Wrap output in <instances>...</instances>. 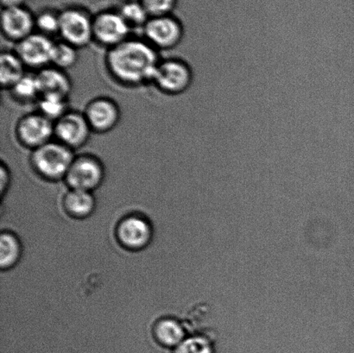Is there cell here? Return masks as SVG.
<instances>
[{"mask_svg":"<svg viewBox=\"0 0 354 353\" xmlns=\"http://www.w3.org/2000/svg\"><path fill=\"white\" fill-rule=\"evenodd\" d=\"M161 59L158 51L143 38L130 37L106 50L105 66L110 77L127 88L151 84Z\"/></svg>","mask_w":354,"mask_h":353,"instance_id":"obj_1","label":"cell"},{"mask_svg":"<svg viewBox=\"0 0 354 353\" xmlns=\"http://www.w3.org/2000/svg\"><path fill=\"white\" fill-rule=\"evenodd\" d=\"M75 155V151L57 140L30 151L29 162L35 174L48 182L64 180Z\"/></svg>","mask_w":354,"mask_h":353,"instance_id":"obj_2","label":"cell"},{"mask_svg":"<svg viewBox=\"0 0 354 353\" xmlns=\"http://www.w3.org/2000/svg\"><path fill=\"white\" fill-rule=\"evenodd\" d=\"M194 71L186 59H161L156 68L151 84L168 96H180L189 92L194 83Z\"/></svg>","mask_w":354,"mask_h":353,"instance_id":"obj_3","label":"cell"},{"mask_svg":"<svg viewBox=\"0 0 354 353\" xmlns=\"http://www.w3.org/2000/svg\"><path fill=\"white\" fill-rule=\"evenodd\" d=\"M142 30L145 39L158 51L176 50L186 37L185 26L172 14L150 17Z\"/></svg>","mask_w":354,"mask_h":353,"instance_id":"obj_4","label":"cell"},{"mask_svg":"<svg viewBox=\"0 0 354 353\" xmlns=\"http://www.w3.org/2000/svg\"><path fill=\"white\" fill-rule=\"evenodd\" d=\"M106 168L96 155L81 153L75 155L64 181L71 189L92 192L102 184Z\"/></svg>","mask_w":354,"mask_h":353,"instance_id":"obj_5","label":"cell"},{"mask_svg":"<svg viewBox=\"0 0 354 353\" xmlns=\"http://www.w3.org/2000/svg\"><path fill=\"white\" fill-rule=\"evenodd\" d=\"M14 134L21 146L36 150L54 140V122L37 111L26 113L17 120Z\"/></svg>","mask_w":354,"mask_h":353,"instance_id":"obj_6","label":"cell"},{"mask_svg":"<svg viewBox=\"0 0 354 353\" xmlns=\"http://www.w3.org/2000/svg\"><path fill=\"white\" fill-rule=\"evenodd\" d=\"M131 30L118 10H104L93 17V43L109 50L129 39Z\"/></svg>","mask_w":354,"mask_h":353,"instance_id":"obj_7","label":"cell"},{"mask_svg":"<svg viewBox=\"0 0 354 353\" xmlns=\"http://www.w3.org/2000/svg\"><path fill=\"white\" fill-rule=\"evenodd\" d=\"M93 20L84 9L71 7L62 10L59 36L78 50L88 47L93 43Z\"/></svg>","mask_w":354,"mask_h":353,"instance_id":"obj_8","label":"cell"},{"mask_svg":"<svg viewBox=\"0 0 354 353\" xmlns=\"http://www.w3.org/2000/svg\"><path fill=\"white\" fill-rule=\"evenodd\" d=\"M93 131L84 114L69 110L54 123V140L71 150H81L88 143Z\"/></svg>","mask_w":354,"mask_h":353,"instance_id":"obj_9","label":"cell"},{"mask_svg":"<svg viewBox=\"0 0 354 353\" xmlns=\"http://www.w3.org/2000/svg\"><path fill=\"white\" fill-rule=\"evenodd\" d=\"M55 41L51 37L34 32L16 44L17 55L27 68L39 71L51 66Z\"/></svg>","mask_w":354,"mask_h":353,"instance_id":"obj_10","label":"cell"},{"mask_svg":"<svg viewBox=\"0 0 354 353\" xmlns=\"http://www.w3.org/2000/svg\"><path fill=\"white\" fill-rule=\"evenodd\" d=\"M83 114L93 133L106 134L115 129L121 120V110L115 100L100 96L86 104Z\"/></svg>","mask_w":354,"mask_h":353,"instance_id":"obj_11","label":"cell"},{"mask_svg":"<svg viewBox=\"0 0 354 353\" xmlns=\"http://www.w3.org/2000/svg\"><path fill=\"white\" fill-rule=\"evenodd\" d=\"M1 31L6 39L17 44L36 32L35 15L24 6L3 8Z\"/></svg>","mask_w":354,"mask_h":353,"instance_id":"obj_12","label":"cell"},{"mask_svg":"<svg viewBox=\"0 0 354 353\" xmlns=\"http://www.w3.org/2000/svg\"><path fill=\"white\" fill-rule=\"evenodd\" d=\"M152 236L150 223L145 218L130 216L121 220L117 228V237L124 247L140 250L147 247Z\"/></svg>","mask_w":354,"mask_h":353,"instance_id":"obj_13","label":"cell"},{"mask_svg":"<svg viewBox=\"0 0 354 353\" xmlns=\"http://www.w3.org/2000/svg\"><path fill=\"white\" fill-rule=\"evenodd\" d=\"M36 75L41 95H57L69 98L73 85L67 72L51 65L37 71Z\"/></svg>","mask_w":354,"mask_h":353,"instance_id":"obj_14","label":"cell"},{"mask_svg":"<svg viewBox=\"0 0 354 353\" xmlns=\"http://www.w3.org/2000/svg\"><path fill=\"white\" fill-rule=\"evenodd\" d=\"M26 67L15 51H3L0 57V85L9 91L26 74Z\"/></svg>","mask_w":354,"mask_h":353,"instance_id":"obj_15","label":"cell"},{"mask_svg":"<svg viewBox=\"0 0 354 353\" xmlns=\"http://www.w3.org/2000/svg\"><path fill=\"white\" fill-rule=\"evenodd\" d=\"M153 333L159 344L166 347L176 348L186 338L183 325L174 318L159 320L155 324Z\"/></svg>","mask_w":354,"mask_h":353,"instance_id":"obj_16","label":"cell"},{"mask_svg":"<svg viewBox=\"0 0 354 353\" xmlns=\"http://www.w3.org/2000/svg\"><path fill=\"white\" fill-rule=\"evenodd\" d=\"M64 207L71 216L85 218L93 213L95 207L92 192L71 189L64 198Z\"/></svg>","mask_w":354,"mask_h":353,"instance_id":"obj_17","label":"cell"},{"mask_svg":"<svg viewBox=\"0 0 354 353\" xmlns=\"http://www.w3.org/2000/svg\"><path fill=\"white\" fill-rule=\"evenodd\" d=\"M10 95L20 104H37L41 97V90L36 74L26 73L24 77L9 90Z\"/></svg>","mask_w":354,"mask_h":353,"instance_id":"obj_18","label":"cell"},{"mask_svg":"<svg viewBox=\"0 0 354 353\" xmlns=\"http://www.w3.org/2000/svg\"><path fill=\"white\" fill-rule=\"evenodd\" d=\"M36 105L37 112L54 123L71 110L68 98L57 95H41Z\"/></svg>","mask_w":354,"mask_h":353,"instance_id":"obj_19","label":"cell"},{"mask_svg":"<svg viewBox=\"0 0 354 353\" xmlns=\"http://www.w3.org/2000/svg\"><path fill=\"white\" fill-rule=\"evenodd\" d=\"M21 244L16 235L6 231L0 236V267L12 268L19 260Z\"/></svg>","mask_w":354,"mask_h":353,"instance_id":"obj_20","label":"cell"},{"mask_svg":"<svg viewBox=\"0 0 354 353\" xmlns=\"http://www.w3.org/2000/svg\"><path fill=\"white\" fill-rule=\"evenodd\" d=\"M79 60V50L64 41H55L51 65L67 71L74 68Z\"/></svg>","mask_w":354,"mask_h":353,"instance_id":"obj_21","label":"cell"},{"mask_svg":"<svg viewBox=\"0 0 354 353\" xmlns=\"http://www.w3.org/2000/svg\"><path fill=\"white\" fill-rule=\"evenodd\" d=\"M174 353H217V345L207 334H194L184 338Z\"/></svg>","mask_w":354,"mask_h":353,"instance_id":"obj_22","label":"cell"},{"mask_svg":"<svg viewBox=\"0 0 354 353\" xmlns=\"http://www.w3.org/2000/svg\"><path fill=\"white\" fill-rule=\"evenodd\" d=\"M117 10L131 30L137 29V28L143 29L145 23L150 19L147 10L138 0V1L124 2Z\"/></svg>","mask_w":354,"mask_h":353,"instance_id":"obj_23","label":"cell"},{"mask_svg":"<svg viewBox=\"0 0 354 353\" xmlns=\"http://www.w3.org/2000/svg\"><path fill=\"white\" fill-rule=\"evenodd\" d=\"M35 21H36V32L51 38L59 35L60 12H55L50 10H43L35 16Z\"/></svg>","mask_w":354,"mask_h":353,"instance_id":"obj_24","label":"cell"},{"mask_svg":"<svg viewBox=\"0 0 354 353\" xmlns=\"http://www.w3.org/2000/svg\"><path fill=\"white\" fill-rule=\"evenodd\" d=\"M150 17L171 15L178 0H138Z\"/></svg>","mask_w":354,"mask_h":353,"instance_id":"obj_25","label":"cell"},{"mask_svg":"<svg viewBox=\"0 0 354 353\" xmlns=\"http://www.w3.org/2000/svg\"><path fill=\"white\" fill-rule=\"evenodd\" d=\"M0 178H1L0 180V192L3 195L10 187L12 176H10V171L8 166L3 162L1 166H0Z\"/></svg>","mask_w":354,"mask_h":353,"instance_id":"obj_26","label":"cell"},{"mask_svg":"<svg viewBox=\"0 0 354 353\" xmlns=\"http://www.w3.org/2000/svg\"><path fill=\"white\" fill-rule=\"evenodd\" d=\"M24 3H26V0H1L3 8L24 6Z\"/></svg>","mask_w":354,"mask_h":353,"instance_id":"obj_27","label":"cell"}]
</instances>
